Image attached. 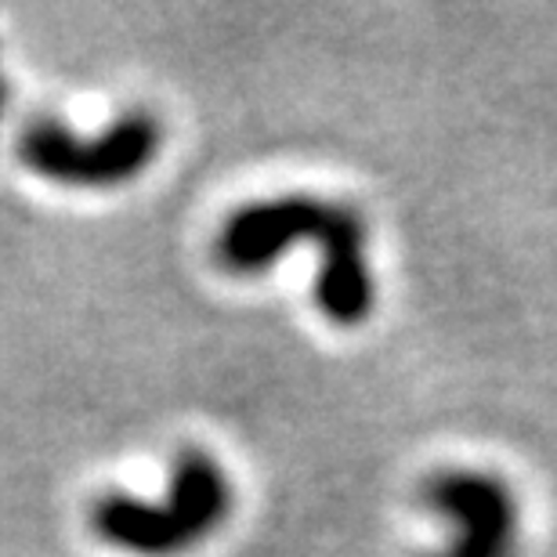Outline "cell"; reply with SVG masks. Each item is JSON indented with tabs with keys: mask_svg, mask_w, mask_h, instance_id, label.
Returning a JSON list of instances; mask_svg holds the SVG:
<instances>
[{
	"mask_svg": "<svg viewBox=\"0 0 557 557\" xmlns=\"http://www.w3.org/2000/svg\"><path fill=\"white\" fill-rule=\"evenodd\" d=\"M294 243H315L322 275L315 286L319 308L337 326H359L376 305V289L366 269V228L351 207L326 199L286 196L253 203L228 218L218 236V261L228 272H261Z\"/></svg>",
	"mask_w": 557,
	"mask_h": 557,
	"instance_id": "1",
	"label": "cell"
},
{
	"mask_svg": "<svg viewBox=\"0 0 557 557\" xmlns=\"http://www.w3.org/2000/svg\"><path fill=\"white\" fill-rule=\"evenodd\" d=\"M232 510V485L207 453L177 456L171 499L163 507L109 496L95 507L98 536L131 554L174 557L203 543Z\"/></svg>",
	"mask_w": 557,
	"mask_h": 557,
	"instance_id": "2",
	"label": "cell"
},
{
	"mask_svg": "<svg viewBox=\"0 0 557 557\" xmlns=\"http://www.w3.org/2000/svg\"><path fill=\"white\" fill-rule=\"evenodd\" d=\"M160 127L152 116L131 113L102 138H76L54 120H33L18 138L22 163L65 185H120L152 163Z\"/></svg>",
	"mask_w": 557,
	"mask_h": 557,
	"instance_id": "3",
	"label": "cell"
},
{
	"mask_svg": "<svg viewBox=\"0 0 557 557\" xmlns=\"http://www.w3.org/2000/svg\"><path fill=\"white\" fill-rule=\"evenodd\" d=\"M423 499L453 525L449 547L438 557H515L518 504L499 478L445 471L423 485Z\"/></svg>",
	"mask_w": 557,
	"mask_h": 557,
	"instance_id": "4",
	"label": "cell"
},
{
	"mask_svg": "<svg viewBox=\"0 0 557 557\" xmlns=\"http://www.w3.org/2000/svg\"><path fill=\"white\" fill-rule=\"evenodd\" d=\"M4 98H8V87H4V81H0V109H4Z\"/></svg>",
	"mask_w": 557,
	"mask_h": 557,
	"instance_id": "5",
	"label": "cell"
}]
</instances>
